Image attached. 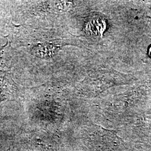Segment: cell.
<instances>
[{"label":"cell","instance_id":"cell-1","mask_svg":"<svg viewBox=\"0 0 151 151\" xmlns=\"http://www.w3.org/2000/svg\"><path fill=\"white\" fill-rule=\"evenodd\" d=\"M54 50L55 47H53L50 44H42L34 48V52L36 54L39 55V57L45 58L50 57L54 53Z\"/></svg>","mask_w":151,"mask_h":151},{"label":"cell","instance_id":"cell-2","mask_svg":"<svg viewBox=\"0 0 151 151\" xmlns=\"http://www.w3.org/2000/svg\"><path fill=\"white\" fill-rule=\"evenodd\" d=\"M88 27L92 34L100 35L103 34L105 30V24L103 22H100V20H94L90 22Z\"/></svg>","mask_w":151,"mask_h":151},{"label":"cell","instance_id":"cell-3","mask_svg":"<svg viewBox=\"0 0 151 151\" xmlns=\"http://www.w3.org/2000/svg\"><path fill=\"white\" fill-rule=\"evenodd\" d=\"M54 2V10L57 12L67 11L72 6V3L69 1H58Z\"/></svg>","mask_w":151,"mask_h":151}]
</instances>
